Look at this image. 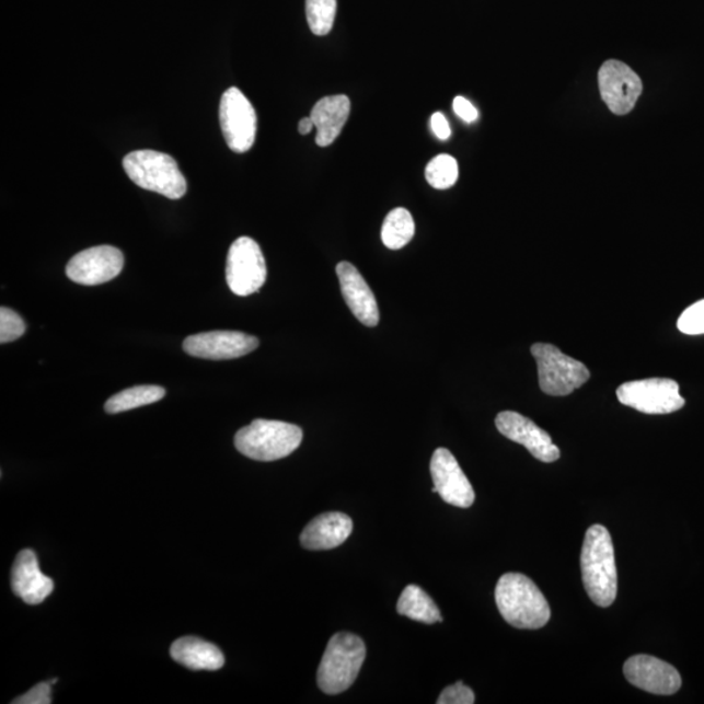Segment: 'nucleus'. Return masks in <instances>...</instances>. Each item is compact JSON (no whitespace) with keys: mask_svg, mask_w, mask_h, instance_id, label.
<instances>
[{"mask_svg":"<svg viewBox=\"0 0 704 704\" xmlns=\"http://www.w3.org/2000/svg\"><path fill=\"white\" fill-rule=\"evenodd\" d=\"M13 704H50L51 703V683L41 682L30 690L28 693L18 696Z\"/></svg>","mask_w":704,"mask_h":704,"instance_id":"29","label":"nucleus"},{"mask_svg":"<svg viewBox=\"0 0 704 704\" xmlns=\"http://www.w3.org/2000/svg\"><path fill=\"white\" fill-rule=\"evenodd\" d=\"M677 327L681 333L689 334V336L704 334V299L682 312L679 321H677Z\"/></svg>","mask_w":704,"mask_h":704,"instance_id":"27","label":"nucleus"},{"mask_svg":"<svg viewBox=\"0 0 704 704\" xmlns=\"http://www.w3.org/2000/svg\"><path fill=\"white\" fill-rule=\"evenodd\" d=\"M454 113L466 123H473L480 116L476 107L471 102L463 97H455L453 101Z\"/></svg>","mask_w":704,"mask_h":704,"instance_id":"30","label":"nucleus"},{"mask_svg":"<svg viewBox=\"0 0 704 704\" xmlns=\"http://www.w3.org/2000/svg\"><path fill=\"white\" fill-rule=\"evenodd\" d=\"M171 658L193 671H218L224 666L220 648L196 637H183L170 648Z\"/></svg>","mask_w":704,"mask_h":704,"instance_id":"20","label":"nucleus"},{"mask_svg":"<svg viewBox=\"0 0 704 704\" xmlns=\"http://www.w3.org/2000/svg\"><path fill=\"white\" fill-rule=\"evenodd\" d=\"M351 112V102L347 95H330L321 99L311 112V119L316 127L319 147H330L344 129Z\"/></svg>","mask_w":704,"mask_h":704,"instance_id":"19","label":"nucleus"},{"mask_svg":"<svg viewBox=\"0 0 704 704\" xmlns=\"http://www.w3.org/2000/svg\"><path fill=\"white\" fill-rule=\"evenodd\" d=\"M222 134L229 148L235 153H245L254 147L257 132V116L250 100L241 89L232 86L222 95L220 104Z\"/></svg>","mask_w":704,"mask_h":704,"instance_id":"9","label":"nucleus"},{"mask_svg":"<svg viewBox=\"0 0 704 704\" xmlns=\"http://www.w3.org/2000/svg\"><path fill=\"white\" fill-rule=\"evenodd\" d=\"M618 399L622 405L648 415L672 414L685 406L680 385L671 379L625 382L618 389Z\"/></svg>","mask_w":704,"mask_h":704,"instance_id":"7","label":"nucleus"},{"mask_svg":"<svg viewBox=\"0 0 704 704\" xmlns=\"http://www.w3.org/2000/svg\"><path fill=\"white\" fill-rule=\"evenodd\" d=\"M430 475L435 483L434 494L453 507L468 509L475 501V492L464 475L455 457L446 448L435 451L430 460Z\"/></svg>","mask_w":704,"mask_h":704,"instance_id":"12","label":"nucleus"},{"mask_svg":"<svg viewBox=\"0 0 704 704\" xmlns=\"http://www.w3.org/2000/svg\"><path fill=\"white\" fill-rule=\"evenodd\" d=\"M624 674L635 688L656 695H672L682 685L677 669L654 656L635 655L625 662Z\"/></svg>","mask_w":704,"mask_h":704,"instance_id":"14","label":"nucleus"},{"mask_svg":"<svg viewBox=\"0 0 704 704\" xmlns=\"http://www.w3.org/2000/svg\"><path fill=\"white\" fill-rule=\"evenodd\" d=\"M495 599L509 625L536 631L549 624L551 608L539 587L521 573H507L498 579Z\"/></svg>","mask_w":704,"mask_h":704,"instance_id":"2","label":"nucleus"},{"mask_svg":"<svg viewBox=\"0 0 704 704\" xmlns=\"http://www.w3.org/2000/svg\"><path fill=\"white\" fill-rule=\"evenodd\" d=\"M642 81L631 67L608 60L599 70V91L610 111L625 115L633 111L642 94Z\"/></svg>","mask_w":704,"mask_h":704,"instance_id":"11","label":"nucleus"},{"mask_svg":"<svg viewBox=\"0 0 704 704\" xmlns=\"http://www.w3.org/2000/svg\"><path fill=\"white\" fill-rule=\"evenodd\" d=\"M268 276L262 249L249 236L231 244L226 263V281L238 297H249L264 286Z\"/></svg>","mask_w":704,"mask_h":704,"instance_id":"8","label":"nucleus"},{"mask_svg":"<svg viewBox=\"0 0 704 704\" xmlns=\"http://www.w3.org/2000/svg\"><path fill=\"white\" fill-rule=\"evenodd\" d=\"M298 128L300 134L309 135L313 131V128H316V127H314V123L310 116V118H303L302 120H300Z\"/></svg>","mask_w":704,"mask_h":704,"instance_id":"32","label":"nucleus"},{"mask_svg":"<svg viewBox=\"0 0 704 704\" xmlns=\"http://www.w3.org/2000/svg\"><path fill=\"white\" fill-rule=\"evenodd\" d=\"M430 127H432V131L437 139L446 141L450 138L451 129L443 114L435 113L432 118H430Z\"/></svg>","mask_w":704,"mask_h":704,"instance_id":"31","label":"nucleus"},{"mask_svg":"<svg viewBox=\"0 0 704 704\" xmlns=\"http://www.w3.org/2000/svg\"><path fill=\"white\" fill-rule=\"evenodd\" d=\"M415 235V222L412 213L405 208H396L391 211L382 223V243L389 250H401L405 247Z\"/></svg>","mask_w":704,"mask_h":704,"instance_id":"22","label":"nucleus"},{"mask_svg":"<svg viewBox=\"0 0 704 704\" xmlns=\"http://www.w3.org/2000/svg\"><path fill=\"white\" fill-rule=\"evenodd\" d=\"M353 528V519L344 512H324L305 526L300 543L310 551L337 549L351 535Z\"/></svg>","mask_w":704,"mask_h":704,"instance_id":"18","label":"nucleus"},{"mask_svg":"<svg viewBox=\"0 0 704 704\" xmlns=\"http://www.w3.org/2000/svg\"><path fill=\"white\" fill-rule=\"evenodd\" d=\"M475 703V694L473 690L464 685L463 682H455L443 689V692L437 700V704H473Z\"/></svg>","mask_w":704,"mask_h":704,"instance_id":"28","label":"nucleus"},{"mask_svg":"<svg viewBox=\"0 0 704 704\" xmlns=\"http://www.w3.org/2000/svg\"><path fill=\"white\" fill-rule=\"evenodd\" d=\"M460 175L458 162L449 154L435 157L426 169L427 182L436 189H448L453 187Z\"/></svg>","mask_w":704,"mask_h":704,"instance_id":"25","label":"nucleus"},{"mask_svg":"<svg viewBox=\"0 0 704 704\" xmlns=\"http://www.w3.org/2000/svg\"><path fill=\"white\" fill-rule=\"evenodd\" d=\"M303 440V430L296 424L256 419L235 435L239 453L251 460L272 462L296 451Z\"/></svg>","mask_w":704,"mask_h":704,"instance_id":"3","label":"nucleus"},{"mask_svg":"<svg viewBox=\"0 0 704 704\" xmlns=\"http://www.w3.org/2000/svg\"><path fill=\"white\" fill-rule=\"evenodd\" d=\"M531 354L538 365L539 386L545 394L569 395L590 379L589 368L582 361L567 357L556 346L535 344Z\"/></svg>","mask_w":704,"mask_h":704,"instance_id":"6","label":"nucleus"},{"mask_svg":"<svg viewBox=\"0 0 704 704\" xmlns=\"http://www.w3.org/2000/svg\"><path fill=\"white\" fill-rule=\"evenodd\" d=\"M25 321L19 313L2 307L0 310V344H9L24 336Z\"/></svg>","mask_w":704,"mask_h":704,"instance_id":"26","label":"nucleus"},{"mask_svg":"<svg viewBox=\"0 0 704 704\" xmlns=\"http://www.w3.org/2000/svg\"><path fill=\"white\" fill-rule=\"evenodd\" d=\"M165 394V389L155 385L129 388L112 396L106 402L105 409L108 414L129 412V409L152 405L161 401Z\"/></svg>","mask_w":704,"mask_h":704,"instance_id":"23","label":"nucleus"},{"mask_svg":"<svg viewBox=\"0 0 704 704\" xmlns=\"http://www.w3.org/2000/svg\"><path fill=\"white\" fill-rule=\"evenodd\" d=\"M123 169L136 186L171 200L187 193V181L173 157L157 150H136L123 160Z\"/></svg>","mask_w":704,"mask_h":704,"instance_id":"4","label":"nucleus"},{"mask_svg":"<svg viewBox=\"0 0 704 704\" xmlns=\"http://www.w3.org/2000/svg\"><path fill=\"white\" fill-rule=\"evenodd\" d=\"M125 256L113 245H99L80 252L67 264L66 275L72 282L97 286L112 281L120 275Z\"/></svg>","mask_w":704,"mask_h":704,"instance_id":"10","label":"nucleus"},{"mask_svg":"<svg viewBox=\"0 0 704 704\" xmlns=\"http://www.w3.org/2000/svg\"><path fill=\"white\" fill-rule=\"evenodd\" d=\"M365 642L351 633L334 634L325 649L318 671L319 688L337 695L353 685L366 660Z\"/></svg>","mask_w":704,"mask_h":704,"instance_id":"5","label":"nucleus"},{"mask_svg":"<svg viewBox=\"0 0 704 704\" xmlns=\"http://www.w3.org/2000/svg\"><path fill=\"white\" fill-rule=\"evenodd\" d=\"M496 427L498 432L511 441L521 443L539 461L552 463L562 455L559 449L553 443L552 437L521 414L515 412L498 414Z\"/></svg>","mask_w":704,"mask_h":704,"instance_id":"15","label":"nucleus"},{"mask_svg":"<svg viewBox=\"0 0 704 704\" xmlns=\"http://www.w3.org/2000/svg\"><path fill=\"white\" fill-rule=\"evenodd\" d=\"M337 276L342 296H344L354 316L366 326L378 325L380 321L378 302H376L371 287L368 286L359 270L353 264L344 262L337 265Z\"/></svg>","mask_w":704,"mask_h":704,"instance_id":"16","label":"nucleus"},{"mask_svg":"<svg viewBox=\"0 0 704 704\" xmlns=\"http://www.w3.org/2000/svg\"><path fill=\"white\" fill-rule=\"evenodd\" d=\"M12 590L26 604L43 603L54 590L53 579L39 569L36 553L24 550L19 553L11 572Z\"/></svg>","mask_w":704,"mask_h":704,"instance_id":"17","label":"nucleus"},{"mask_svg":"<svg viewBox=\"0 0 704 704\" xmlns=\"http://www.w3.org/2000/svg\"><path fill=\"white\" fill-rule=\"evenodd\" d=\"M258 339L250 334L216 331L195 334L183 342L184 351L191 357L208 360H230L256 350Z\"/></svg>","mask_w":704,"mask_h":704,"instance_id":"13","label":"nucleus"},{"mask_svg":"<svg viewBox=\"0 0 704 704\" xmlns=\"http://www.w3.org/2000/svg\"><path fill=\"white\" fill-rule=\"evenodd\" d=\"M396 612L423 624H437L442 621L441 612L429 595L419 586L408 585L401 593Z\"/></svg>","mask_w":704,"mask_h":704,"instance_id":"21","label":"nucleus"},{"mask_svg":"<svg viewBox=\"0 0 704 704\" xmlns=\"http://www.w3.org/2000/svg\"><path fill=\"white\" fill-rule=\"evenodd\" d=\"M580 569L587 593L595 604L611 607L618 598V567L610 531L593 524L586 532Z\"/></svg>","mask_w":704,"mask_h":704,"instance_id":"1","label":"nucleus"},{"mask_svg":"<svg viewBox=\"0 0 704 704\" xmlns=\"http://www.w3.org/2000/svg\"><path fill=\"white\" fill-rule=\"evenodd\" d=\"M305 13L312 33L326 36L337 15V0H305Z\"/></svg>","mask_w":704,"mask_h":704,"instance_id":"24","label":"nucleus"}]
</instances>
